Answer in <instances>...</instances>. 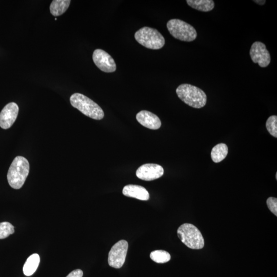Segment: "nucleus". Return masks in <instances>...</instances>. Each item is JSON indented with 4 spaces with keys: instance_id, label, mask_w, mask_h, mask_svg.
I'll list each match as a JSON object with an SVG mask.
<instances>
[{
    "instance_id": "1",
    "label": "nucleus",
    "mask_w": 277,
    "mask_h": 277,
    "mask_svg": "<svg viewBox=\"0 0 277 277\" xmlns=\"http://www.w3.org/2000/svg\"><path fill=\"white\" fill-rule=\"evenodd\" d=\"M29 164L23 156H17L12 162L7 173L9 185L14 189H20L29 174Z\"/></svg>"
},
{
    "instance_id": "2",
    "label": "nucleus",
    "mask_w": 277,
    "mask_h": 277,
    "mask_svg": "<svg viewBox=\"0 0 277 277\" xmlns=\"http://www.w3.org/2000/svg\"><path fill=\"white\" fill-rule=\"evenodd\" d=\"M176 93L183 102L193 108H201L206 104L205 93L195 86L188 84H181L176 88Z\"/></svg>"
},
{
    "instance_id": "3",
    "label": "nucleus",
    "mask_w": 277,
    "mask_h": 277,
    "mask_svg": "<svg viewBox=\"0 0 277 277\" xmlns=\"http://www.w3.org/2000/svg\"><path fill=\"white\" fill-rule=\"evenodd\" d=\"M71 105L85 115L97 120L104 116L103 109L93 101L80 93H75L70 97Z\"/></svg>"
},
{
    "instance_id": "4",
    "label": "nucleus",
    "mask_w": 277,
    "mask_h": 277,
    "mask_svg": "<svg viewBox=\"0 0 277 277\" xmlns=\"http://www.w3.org/2000/svg\"><path fill=\"white\" fill-rule=\"evenodd\" d=\"M177 234L181 242L189 248L200 249L204 246V240L201 232L191 224L181 225L177 229Z\"/></svg>"
},
{
    "instance_id": "5",
    "label": "nucleus",
    "mask_w": 277,
    "mask_h": 277,
    "mask_svg": "<svg viewBox=\"0 0 277 277\" xmlns=\"http://www.w3.org/2000/svg\"><path fill=\"white\" fill-rule=\"evenodd\" d=\"M136 41L144 47L151 49L162 48L165 45V38L156 29L144 27L138 30L134 34Z\"/></svg>"
},
{
    "instance_id": "6",
    "label": "nucleus",
    "mask_w": 277,
    "mask_h": 277,
    "mask_svg": "<svg viewBox=\"0 0 277 277\" xmlns=\"http://www.w3.org/2000/svg\"><path fill=\"white\" fill-rule=\"evenodd\" d=\"M167 28L173 37L182 41L191 42L197 36L192 26L179 19H170L167 23Z\"/></svg>"
},
{
    "instance_id": "7",
    "label": "nucleus",
    "mask_w": 277,
    "mask_h": 277,
    "mask_svg": "<svg viewBox=\"0 0 277 277\" xmlns=\"http://www.w3.org/2000/svg\"><path fill=\"white\" fill-rule=\"evenodd\" d=\"M128 248V242L124 240L113 245L108 254L109 265L114 268L122 267L125 261Z\"/></svg>"
},
{
    "instance_id": "8",
    "label": "nucleus",
    "mask_w": 277,
    "mask_h": 277,
    "mask_svg": "<svg viewBox=\"0 0 277 277\" xmlns=\"http://www.w3.org/2000/svg\"><path fill=\"white\" fill-rule=\"evenodd\" d=\"M250 55L253 63L261 67H266L270 63V55L265 45L260 42H254L250 49Z\"/></svg>"
},
{
    "instance_id": "9",
    "label": "nucleus",
    "mask_w": 277,
    "mask_h": 277,
    "mask_svg": "<svg viewBox=\"0 0 277 277\" xmlns=\"http://www.w3.org/2000/svg\"><path fill=\"white\" fill-rule=\"evenodd\" d=\"M92 59L95 65L103 72L110 73L116 70V66L113 58L102 49H95L92 54Z\"/></svg>"
},
{
    "instance_id": "10",
    "label": "nucleus",
    "mask_w": 277,
    "mask_h": 277,
    "mask_svg": "<svg viewBox=\"0 0 277 277\" xmlns=\"http://www.w3.org/2000/svg\"><path fill=\"white\" fill-rule=\"evenodd\" d=\"M163 174L164 169L161 166L152 163L141 166L136 171V175L138 179L147 181L157 179Z\"/></svg>"
},
{
    "instance_id": "11",
    "label": "nucleus",
    "mask_w": 277,
    "mask_h": 277,
    "mask_svg": "<svg viewBox=\"0 0 277 277\" xmlns=\"http://www.w3.org/2000/svg\"><path fill=\"white\" fill-rule=\"evenodd\" d=\"M18 107L14 102L7 104L0 113V127L7 129L15 121L18 113Z\"/></svg>"
},
{
    "instance_id": "12",
    "label": "nucleus",
    "mask_w": 277,
    "mask_h": 277,
    "mask_svg": "<svg viewBox=\"0 0 277 277\" xmlns=\"http://www.w3.org/2000/svg\"><path fill=\"white\" fill-rule=\"evenodd\" d=\"M136 118L142 125L150 129L156 130L161 126L159 117L155 114L147 110H142L138 112Z\"/></svg>"
},
{
    "instance_id": "13",
    "label": "nucleus",
    "mask_w": 277,
    "mask_h": 277,
    "mask_svg": "<svg viewBox=\"0 0 277 277\" xmlns=\"http://www.w3.org/2000/svg\"><path fill=\"white\" fill-rule=\"evenodd\" d=\"M123 194L128 197H133L142 201H147L149 199L148 191L143 186L137 185L125 186L122 191Z\"/></svg>"
},
{
    "instance_id": "14",
    "label": "nucleus",
    "mask_w": 277,
    "mask_h": 277,
    "mask_svg": "<svg viewBox=\"0 0 277 277\" xmlns=\"http://www.w3.org/2000/svg\"><path fill=\"white\" fill-rule=\"evenodd\" d=\"M39 261V256L37 253H33L29 256L23 266L24 274L26 276L32 275L36 270Z\"/></svg>"
},
{
    "instance_id": "15",
    "label": "nucleus",
    "mask_w": 277,
    "mask_h": 277,
    "mask_svg": "<svg viewBox=\"0 0 277 277\" xmlns=\"http://www.w3.org/2000/svg\"><path fill=\"white\" fill-rule=\"evenodd\" d=\"M186 2L192 8L203 12L210 11L214 7V3L212 0H187Z\"/></svg>"
},
{
    "instance_id": "16",
    "label": "nucleus",
    "mask_w": 277,
    "mask_h": 277,
    "mask_svg": "<svg viewBox=\"0 0 277 277\" xmlns=\"http://www.w3.org/2000/svg\"><path fill=\"white\" fill-rule=\"evenodd\" d=\"M70 0H54L50 6V11L53 16H57L63 14L68 8Z\"/></svg>"
},
{
    "instance_id": "17",
    "label": "nucleus",
    "mask_w": 277,
    "mask_h": 277,
    "mask_svg": "<svg viewBox=\"0 0 277 277\" xmlns=\"http://www.w3.org/2000/svg\"><path fill=\"white\" fill-rule=\"evenodd\" d=\"M228 152L227 146L224 143H220L214 146L211 152L212 160L214 163H219L227 156Z\"/></svg>"
},
{
    "instance_id": "18",
    "label": "nucleus",
    "mask_w": 277,
    "mask_h": 277,
    "mask_svg": "<svg viewBox=\"0 0 277 277\" xmlns=\"http://www.w3.org/2000/svg\"><path fill=\"white\" fill-rule=\"evenodd\" d=\"M150 258L157 263H165L170 260L171 256L168 252L165 250H156L150 253Z\"/></svg>"
},
{
    "instance_id": "19",
    "label": "nucleus",
    "mask_w": 277,
    "mask_h": 277,
    "mask_svg": "<svg viewBox=\"0 0 277 277\" xmlns=\"http://www.w3.org/2000/svg\"><path fill=\"white\" fill-rule=\"evenodd\" d=\"M266 127L269 133L275 137H277V116H269L266 122Z\"/></svg>"
},
{
    "instance_id": "20",
    "label": "nucleus",
    "mask_w": 277,
    "mask_h": 277,
    "mask_svg": "<svg viewBox=\"0 0 277 277\" xmlns=\"http://www.w3.org/2000/svg\"><path fill=\"white\" fill-rule=\"evenodd\" d=\"M14 232L13 226L8 222L0 223V239L8 237Z\"/></svg>"
},
{
    "instance_id": "21",
    "label": "nucleus",
    "mask_w": 277,
    "mask_h": 277,
    "mask_svg": "<svg viewBox=\"0 0 277 277\" xmlns=\"http://www.w3.org/2000/svg\"><path fill=\"white\" fill-rule=\"evenodd\" d=\"M266 203L270 211L275 216H277V199L274 197H269L267 199Z\"/></svg>"
},
{
    "instance_id": "22",
    "label": "nucleus",
    "mask_w": 277,
    "mask_h": 277,
    "mask_svg": "<svg viewBox=\"0 0 277 277\" xmlns=\"http://www.w3.org/2000/svg\"><path fill=\"white\" fill-rule=\"evenodd\" d=\"M83 275V271L81 269H77L71 271L66 277H82Z\"/></svg>"
},
{
    "instance_id": "23",
    "label": "nucleus",
    "mask_w": 277,
    "mask_h": 277,
    "mask_svg": "<svg viewBox=\"0 0 277 277\" xmlns=\"http://www.w3.org/2000/svg\"><path fill=\"white\" fill-rule=\"evenodd\" d=\"M253 2H254L255 3L259 4L260 5H263L265 3L266 1H265V0H263H263H258V1L255 0V1H253Z\"/></svg>"
},
{
    "instance_id": "24",
    "label": "nucleus",
    "mask_w": 277,
    "mask_h": 277,
    "mask_svg": "<svg viewBox=\"0 0 277 277\" xmlns=\"http://www.w3.org/2000/svg\"><path fill=\"white\" fill-rule=\"evenodd\" d=\"M275 178H276V180H277V173H276V175H275Z\"/></svg>"
},
{
    "instance_id": "25",
    "label": "nucleus",
    "mask_w": 277,
    "mask_h": 277,
    "mask_svg": "<svg viewBox=\"0 0 277 277\" xmlns=\"http://www.w3.org/2000/svg\"><path fill=\"white\" fill-rule=\"evenodd\" d=\"M54 19H55V21H56V20H57V18H55Z\"/></svg>"
}]
</instances>
